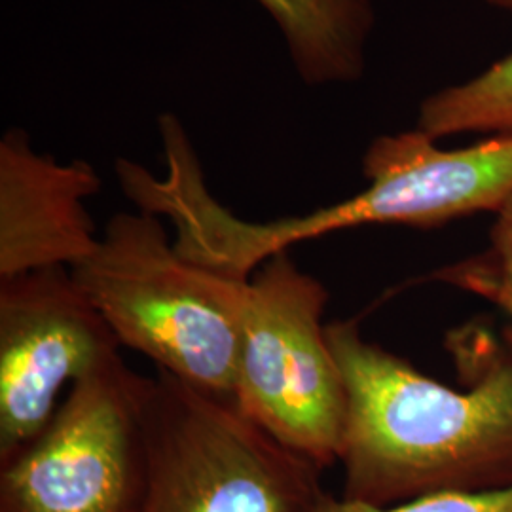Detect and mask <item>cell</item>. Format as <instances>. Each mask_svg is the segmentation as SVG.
<instances>
[{"instance_id": "7c38bea8", "label": "cell", "mask_w": 512, "mask_h": 512, "mask_svg": "<svg viewBox=\"0 0 512 512\" xmlns=\"http://www.w3.org/2000/svg\"><path fill=\"white\" fill-rule=\"evenodd\" d=\"M313 512H512V486L486 492H439L376 507L325 494Z\"/></svg>"}, {"instance_id": "8992f818", "label": "cell", "mask_w": 512, "mask_h": 512, "mask_svg": "<svg viewBox=\"0 0 512 512\" xmlns=\"http://www.w3.org/2000/svg\"><path fill=\"white\" fill-rule=\"evenodd\" d=\"M150 384L122 355L78 380L37 439L0 465V512H139Z\"/></svg>"}, {"instance_id": "30bf717a", "label": "cell", "mask_w": 512, "mask_h": 512, "mask_svg": "<svg viewBox=\"0 0 512 512\" xmlns=\"http://www.w3.org/2000/svg\"><path fill=\"white\" fill-rule=\"evenodd\" d=\"M416 129L435 141L459 133H512V54L461 84L427 95Z\"/></svg>"}, {"instance_id": "8fae6325", "label": "cell", "mask_w": 512, "mask_h": 512, "mask_svg": "<svg viewBox=\"0 0 512 512\" xmlns=\"http://www.w3.org/2000/svg\"><path fill=\"white\" fill-rule=\"evenodd\" d=\"M435 281L494 304L512 323V196L495 213L486 249L412 283Z\"/></svg>"}, {"instance_id": "52a82bcc", "label": "cell", "mask_w": 512, "mask_h": 512, "mask_svg": "<svg viewBox=\"0 0 512 512\" xmlns=\"http://www.w3.org/2000/svg\"><path fill=\"white\" fill-rule=\"evenodd\" d=\"M109 323L71 270L0 281V465L37 439L67 384L120 355Z\"/></svg>"}, {"instance_id": "6da1fadb", "label": "cell", "mask_w": 512, "mask_h": 512, "mask_svg": "<svg viewBox=\"0 0 512 512\" xmlns=\"http://www.w3.org/2000/svg\"><path fill=\"white\" fill-rule=\"evenodd\" d=\"M327 338L348 393L342 497L387 507L512 486V338L467 389L366 340L357 319L327 323Z\"/></svg>"}, {"instance_id": "4fadbf2b", "label": "cell", "mask_w": 512, "mask_h": 512, "mask_svg": "<svg viewBox=\"0 0 512 512\" xmlns=\"http://www.w3.org/2000/svg\"><path fill=\"white\" fill-rule=\"evenodd\" d=\"M482 2H486V4H490L494 8H499V10L512 12V0H482Z\"/></svg>"}, {"instance_id": "3957f363", "label": "cell", "mask_w": 512, "mask_h": 512, "mask_svg": "<svg viewBox=\"0 0 512 512\" xmlns=\"http://www.w3.org/2000/svg\"><path fill=\"white\" fill-rule=\"evenodd\" d=\"M71 274L120 346L184 384L234 401L249 279L186 260L160 217L139 209L110 217L93 255Z\"/></svg>"}, {"instance_id": "5b68a950", "label": "cell", "mask_w": 512, "mask_h": 512, "mask_svg": "<svg viewBox=\"0 0 512 512\" xmlns=\"http://www.w3.org/2000/svg\"><path fill=\"white\" fill-rule=\"evenodd\" d=\"M327 287L289 251L245 285L234 403L296 454L327 469L340 459L348 393L327 338Z\"/></svg>"}, {"instance_id": "ba28073f", "label": "cell", "mask_w": 512, "mask_h": 512, "mask_svg": "<svg viewBox=\"0 0 512 512\" xmlns=\"http://www.w3.org/2000/svg\"><path fill=\"white\" fill-rule=\"evenodd\" d=\"M101 190L92 164L38 154L23 129L0 139V281L48 268L73 270L99 245L86 200Z\"/></svg>"}, {"instance_id": "9c48e42d", "label": "cell", "mask_w": 512, "mask_h": 512, "mask_svg": "<svg viewBox=\"0 0 512 512\" xmlns=\"http://www.w3.org/2000/svg\"><path fill=\"white\" fill-rule=\"evenodd\" d=\"M283 33L294 71L308 86L363 78L376 27L372 0H256Z\"/></svg>"}, {"instance_id": "277c9868", "label": "cell", "mask_w": 512, "mask_h": 512, "mask_svg": "<svg viewBox=\"0 0 512 512\" xmlns=\"http://www.w3.org/2000/svg\"><path fill=\"white\" fill-rule=\"evenodd\" d=\"M139 512H313L321 471L241 414L232 399L156 368Z\"/></svg>"}, {"instance_id": "7a4b0ae2", "label": "cell", "mask_w": 512, "mask_h": 512, "mask_svg": "<svg viewBox=\"0 0 512 512\" xmlns=\"http://www.w3.org/2000/svg\"><path fill=\"white\" fill-rule=\"evenodd\" d=\"M366 186L306 215L255 222L234 215L207 181L186 184L169 219L181 255L215 274L247 281L270 256L361 226L440 228L497 213L512 196V133L463 148H440L420 129L376 137L363 156Z\"/></svg>"}]
</instances>
